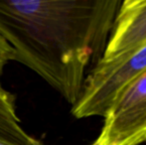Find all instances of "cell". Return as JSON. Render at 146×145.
Segmentation results:
<instances>
[{"mask_svg":"<svg viewBox=\"0 0 146 145\" xmlns=\"http://www.w3.org/2000/svg\"><path fill=\"white\" fill-rule=\"evenodd\" d=\"M0 145H5V144H2V143H0Z\"/></svg>","mask_w":146,"mask_h":145,"instance_id":"obj_8","label":"cell"},{"mask_svg":"<svg viewBox=\"0 0 146 145\" xmlns=\"http://www.w3.org/2000/svg\"><path fill=\"white\" fill-rule=\"evenodd\" d=\"M14 51L9 45L6 43L3 38L0 37V87H3L1 83L2 75L6 65L9 62L14 61Z\"/></svg>","mask_w":146,"mask_h":145,"instance_id":"obj_6","label":"cell"},{"mask_svg":"<svg viewBox=\"0 0 146 145\" xmlns=\"http://www.w3.org/2000/svg\"><path fill=\"white\" fill-rule=\"evenodd\" d=\"M104 118L96 145L146 143V72L127 85Z\"/></svg>","mask_w":146,"mask_h":145,"instance_id":"obj_3","label":"cell"},{"mask_svg":"<svg viewBox=\"0 0 146 145\" xmlns=\"http://www.w3.org/2000/svg\"><path fill=\"white\" fill-rule=\"evenodd\" d=\"M0 143L5 145H44L22 127L16 111L15 97L11 93L0 95Z\"/></svg>","mask_w":146,"mask_h":145,"instance_id":"obj_5","label":"cell"},{"mask_svg":"<svg viewBox=\"0 0 146 145\" xmlns=\"http://www.w3.org/2000/svg\"><path fill=\"white\" fill-rule=\"evenodd\" d=\"M90 145H96V144H94V142H92V143H90Z\"/></svg>","mask_w":146,"mask_h":145,"instance_id":"obj_7","label":"cell"},{"mask_svg":"<svg viewBox=\"0 0 146 145\" xmlns=\"http://www.w3.org/2000/svg\"><path fill=\"white\" fill-rule=\"evenodd\" d=\"M145 72L146 46L110 62L100 60L86 77L79 99L72 107V114L76 118L104 117L116 97Z\"/></svg>","mask_w":146,"mask_h":145,"instance_id":"obj_2","label":"cell"},{"mask_svg":"<svg viewBox=\"0 0 146 145\" xmlns=\"http://www.w3.org/2000/svg\"><path fill=\"white\" fill-rule=\"evenodd\" d=\"M120 4L121 0H1L0 37L13 49L14 61L40 75L73 107L87 69L104 55Z\"/></svg>","mask_w":146,"mask_h":145,"instance_id":"obj_1","label":"cell"},{"mask_svg":"<svg viewBox=\"0 0 146 145\" xmlns=\"http://www.w3.org/2000/svg\"><path fill=\"white\" fill-rule=\"evenodd\" d=\"M146 46V0L121 1L100 61L128 56Z\"/></svg>","mask_w":146,"mask_h":145,"instance_id":"obj_4","label":"cell"}]
</instances>
